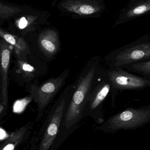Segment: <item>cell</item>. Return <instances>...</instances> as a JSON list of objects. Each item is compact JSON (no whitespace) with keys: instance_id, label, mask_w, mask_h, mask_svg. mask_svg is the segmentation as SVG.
<instances>
[{"instance_id":"1","label":"cell","mask_w":150,"mask_h":150,"mask_svg":"<svg viewBox=\"0 0 150 150\" xmlns=\"http://www.w3.org/2000/svg\"><path fill=\"white\" fill-rule=\"evenodd\" d=\"M100 71L98 62L93 61L79 79L68 106L65 115L67 124L74 123L81 116Z\"/></svg>"},{"instance_id":"2","label":"cell","mask_w":150,"mask_h":150,"mask_svg":"<svg viewBox=\"0 0 150 150\" xmlns=\"http://www.w3.org/2000/svg\"><path fill=\"white\" fill-rule=\"evenodd\" d=\"M149 59H150V39L148 35L112 51L105 57L109 67L122 68Z\"/></svg>"},{"instance_id":"3","label":"cell","mask_w":150,"mask_h":150,"mask_svg":"<svg viewBox=\"0 0 150 150\" xmlns=\"http://www.w3.org/2000/svg\"><path fill=\"white\" fill-rule=\"evenodd\" d=\"M107 73L111 82V105L114 107L120 93L127 90L150 88V79L137 76L121 67H109Z\"/></svg>"},{"instance_id":"4","label":"cell","mask_w":150,"mask_h":150,"mask_svg":"<svg viewBox=\"0 0 150 150\" xmlns=\"http://www.w3.org/2000/svg\"><path fill=\"white\" fill-rule=\"evenodd\" d=\"M73 87L70 86L67 88L54 104L46 133L42 141L40 150H47L51 146L58 132L63 115L69 103Z\"/></svg>"},{"instance_id":"5","label":"cell","mask_w":150,"mask_h":150,"mask_svg":"<svg viewBox=\"0 0 150 150\" xmlns=\"http://www.w3.org/2000/svg\"><path fill=\"white\" fill-rule=\"evenodd\" d=\"M112 84L106 70H100L93 86L85 109L92 112L99 113L108 94Z\"/></svg>"},{"instance_id":"6","label":"cell","mask_w":150,"mask_h":150,"mask_svg":"<svg viewBox=\"0 0 150 150\" xmlns=\"http://www.w3.org/2000/svg\"><path fill=\"white\" fill-rule=\"evenodd\" d=\"M69 74V70L66 69L57 77L47 80L37 89L36 101L38 104L39 113L44 110L60 90Z\"/></svg>"},{"instance_id":"7","label":"cell","mask_w":150,"mask_h":150,"mask_svg":"<svg viewBox=\"0 0 150 150\" xmlns=\"http://www.w3.org/2000/svg\"><path fill=\"white\" fill-rule=\"evenodd\" d=\"M12 46L4 40L0 42L1 86L0 91V112L4 113L8 105V71L10 62Z\"/></svg>"},{"instance_id":"8","label":"cell","mask_w":150,"mask_h":150,"mask_svg":"<svg viewBox=\"0 0 150 150\" xmlns=\"http://www.w3.org/2000/svg\"><path fill=\"white\" fill-rule=\"evenodd\" d=\"M150 120V105L139 108H129L114 115L109 120L113 126L136 125Z\"/></svg>"},{"instance_id":"9","label":"cell","mask_w":150,"mask_h":150,"mask_svg":"<svg viewBox=\"0 0 150 150\" xmlns=\"http://www.w3.org/2000/svg\"><path fill=\"white\" fill-rule=\"evenodd\" d=\"M38 42L39 48L47 58L54 56L60 49L59 37L54 30H48L42 32L38 36Z\"/></svg>"},{"instance_id":"10","label":"cell","mask_w":150,"mask_h":150,"mask_svg":"<svg viewBox=\"0 0 150 150\" xmlns=\"http://www.w3.org/2000/svg\"><path fill=\"white\" fill-rule=\"evenodd\" d=\"M0 36L3 40L12 46L18 60L26 61V56L30 53L28 45L23 38L0 30Z\"/></svg>"},{"instance_id":"11","label":"cell","mask_w":150,"mask_h":150,"mask_svg":"<svg viewBox=\"0 0 150 150\" xmlns=\"http://www.w3.org/2000/svg\"><path fill=\"white\" fill-rule=\"evenodd\" d=\"M150 11V0H142L127 8L121 14L116 24L127 22Z\"/></svg>"},{"instance_id":"12","label":"cell","mask_w":150,"mask_h":150,"mask_svg":"<svg viewBox=\"0 0 150 150\" xmlns=\"http://www.w3.org/2000/svg\"><path fill=\"white\" fill-rule=\"evenodd\" d=\"M126 70L150 79V59L129 64L122 67Z\"/></svg>"},{"instance_id":"13","label":"cell","mask_w":150,"mask_h":150,"mask_svg":"<svg viewBox=\"0 0 150 150\" xmlns=\"http://www.w3.org/2000/svg\"><path fill=\"white\" fill-rule=\"evenodd\" d=\"M68 9L80 15H91L96 13L98 11L97 7L88 4L81 3L73 4L68 7Z\"/></svg>"},{"instance_id":"14","label":"cell","mask_w":150,"mask_h":150,"mask_svg":"<svg viewBox=\"0 0 150 150\" xmlns=\"http://www.w3.org/2000/svg\"><path fill=\"white\" fill-rule=\"evenodd\" d=\"M18 71L25 77H32L34 74L35 69L28 64L26 61L18 60Z\"/></svg>"},{"instance_id":"15","label":"cell","mask_w":150,"mask_h":150,"mask_svg":"<svg viewBox=\"0 0 150 150\" xmlns=\"http://www.w3.org/2000/svg\"><path fill=\"white\" fill-rule=\"evenodd\" d=\"M29 22L25 17H23L18 20V26L20 29H23L28 25Z\"/></svg>"},{"instance_id":"16","label":"cell","mask_w":150,"mask_h":150,"mask_svg":"<svg viewBox=\"0 0 150 150\" xmlns=\"http://www.w3.org/2000/svg\"><path fill=\"white\" fill-rule=\"evenodd\" d=\"M7 135L6 132L2 129L1 128L0 129V139L1 140H3L7 137Z\"/></svg>"},{"instance_id":"17","label":"cell","mask_w":150,"mask_h":150,"mask_svg":"<svg viewBox=\"0 0 150 150\" xmlns=\"http://www.w3.org/2000/svg\"><path fill=\"white\" fill-rule=\"evenodd\" d=\"M14 146L12 144H9L4 147L3 150H14Z\"/></svg>"}]
</instances>
